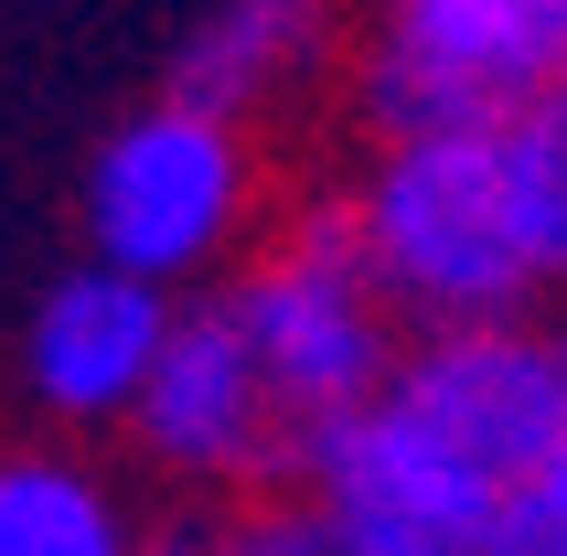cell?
<instances>
[{"label": "cell", "instance_id": "cell-8", "mask_svg": "<svg viewBox=\"0 0 567 556\" xmlns=\"http://www.w3.org/2000/svg\"><path fill=\"white\" fill-rule=\"evenodd\" d=\"M332 75H353V11L343 0H215L172 54V96L215 107V119L257 128L300 96H321Z\"/></svg>", "mask_w": 567, "mask_h": 556}, {"label": "cell", "instance_id": "cell-9", "mask_svg": "<svg viewBox=\"0 0 567 556\" xmlns=\"http://www.w3.org/2000/svg\"><path fill=\"white\" fill-rule=\"evenodd\" d=\"M151 525L75 439H0V556H140Z\"/></svg>", "mask_w": 567, "mask_h": 556}, {"label": "cell", "instance_id": "cell-11", "mask_svg": "<svg viewBox=\"0 0 567 556\" xmlns=\"http://www.w3.org/2000/svg\"><path fill=\"white\" fill-rule=\"evenodd\" d=\"M482 556H567V461H557V471H536V482H525V493L493 514Z\"/></svg>", "mask_w": 567, "mask_h": 556}, {"label": "cell", "instance_id": "cell-5", "mask_svg": "<svg viewBox=\"0 0 567 556\" xmlns=\"http://www.w3.org/2000/svg\"><path fill=\"white\" fill-rule=\"evenodd\" d=\"M128 450L140 471H161L172 493H247V503H279L300 493V439H289L268 374H257L247 332L225 300H183V332L161 353L151 397L128 418Z\"/></svg>", "mask_w": 567, "mask_h": 556}, {"label": "cell", "instance_id": "cell-6", "mask_svg": "<svg viewBox=\"0 0 567 556\" xmlns=\"http://www.w3.org/2000/svg\"><path fill=\"white\" fill-rule=\"evenodd\" d=\"M385 397L429 439H450L493 493H525L567 461V321H493V332H417Z\"/></svg>", "mask_w": 567, "mask_h": 556}, {"label": "cell", "instance_id": "cell-3", "mask_svg": "<svg viewBox=\"0 0 567 556\" xmlns=\"http://www.w3.org/2000/svg\"><path fill=\"white\" fill-rule=\"evenodd\" d=\"M215 300L236 310V332H247L289 439H300V461L396 385V364H408V342H417L408 310L385 300L364 236H353L343 193H332V204H289V215L268 225V247L225 278Z\"/></svg>", "mask_w": 567, "mask_h": 556}, {"label": "cell", "instance_id": "cell-13", "mask_svg": "<svg viewBox=\"0 0 567 556\" xmlns=\"http://www.w3.org/2000/svg\"><path fill=\"white\" fill-rule=\"evenodd\" d=\"M557 321H567V310H557Z\"/></svg>", "mask_w": 567, "mask_h": 556}, {"label": "cell", "instance_id": "cell-10", "mask_svg": "<svg viewBox=\"0 0 567 556\" xmlns=\"http://www.w3.org/2000/svg\"><path fill=\"white\" fill-rule=\"evenodd\" d=\"M504 151H514L525 236H536V278H546V300H567V86L525 119H504Z\"/></svg>", "mask_w": 567, "mask_h": 556}, {"label": "cell", "instance_id": "cell-1", "mask_svg": "<svg viewBox=\"0 0 567 556\" xmlns=\"http://www.w3.org/2000/svg\"><path fill=\"white\" fill-rule=\"evenodd\" d=\"M343 215L375 257L385 300L408 332H493V321H546L536 236L514 204L504 128H408L364 140L343 183Z\"/></svg>", "mask_w": 567, "mask_h": 556}, {"label": "cell", "instance_id": "cell-2", "mask_svg": "<svg viewBox=\"0 0 567 556\" xmlns=\"http://www.w3.org/2000/svg\"><path fill=\"white\" fill-rule=\"evenodd\" d=\"M75 225H86L96 268L151 278L172 300H215L279 225L268 215V140L161 86L86 151Z\"/></svg>", "mask_w": 567, "mask_h": 556}, {"label": "cell", "instance_id": "cell-12", "mask_svg": "<svg viewBox=\"0 0 567 556\" xmlns=\"http://www.w3.org/2000/svg\"><path fill=\"white\" fill-rule=\"evenodd\" d=\"M140 556H236V525L183 514V525H151V546H140Z\"/></svg>", "mask_w": 567, "mask_h": 556}, {"label": "cell", "instance_id": "cell-7", "mask_svg": "<svg viewBox=\"0 0 567 556\" xmlns=\"http://www.w3.org/2000/svg\"><path fill=\"white\" fill-rule=\"evenodd\" d=\"M172 332H183V300H172V289L75 257V268L22 310L11 385H22V406L43 418V439H128L161 353H172Z\"/></svg>", "mask_w": 567, "mask_h": 556}, {"label": "cell", "instance_id": "cell-4", "mask_svg": "<svg viewBox=\"0 0 567 556\" xmlns=\"http://www.w3.org/2000/svg\"><path fill=\"white\" fill-rule=\"evenodd\" d=\"M557 86H567V0H364L343 75L364 140L504 128Z\"/></svg>", "mask_w": 567, "mask_h": 556}]
</instances>
